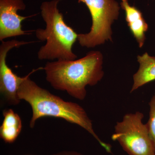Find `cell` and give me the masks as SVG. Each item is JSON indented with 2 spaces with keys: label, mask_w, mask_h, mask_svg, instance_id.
I'll use <instances>...</instances> for the list:
<instances>
[{
  "label": "cell",
  "mask_w": 155,
  "mask_h": 155,
  "mask_svg": "<svg viewBox=\"0 0 155 155\" xmlns=\"http://www.w3.org/2000/svg\"><path fill=\"white\" fill-rule=\"evenodd\" d=\"M30 43L14 39L6 41H3L0 45V91L10 104L15 105L20 103L18 91L27 75L20 77L13 72L7 64V54L12 49Z\"/></svg>",
  "instance_id": "obj_6"
},
{
  "label": "cell",
  "mask_w": 155,
  "mask_h": 155,
  "mask_svg": "<svg viewBox=\"0 0 155 155\" xmlns=\"http://www.w3.org/2000/svg\"><path fill=\"white\" fill-rule=\"evenodd\" d=\"M141 112L125 114L117 122L112 136L129 155H155V145L150 137L146 124L142 120Z\"/></svg>",
  "instance_id": "obj_5"
},
{
  "label": "cell",
  "mask_w": 155,
  "mask_h": 155,
  "mask_svg": "<svg viewBox=\"0 0 155 155\" xmlns=\"http://www.w3.org/2000/svg\"><path fill=\"white\" fill-rule=\"evenodd\" d=\"M86 5L90 12V31L78 34V40L82 47L93 48L105 41H112L111 25L119 17L120 7L116 0H78Z\"/></svg>",
  "instance_id": "obj_4"
},
{
  "label": "cell",
  "mask_w": 155,
  "mask_h": 155,
  "mask_svg": "<svg viewBox=\"0 0 155 155\" xmlns=\"http://www.w3.org/2000/svg\"><path fill=\"white\" fill-rule=\"evenodd\" d=\"M61 1H46L41 5L46 27L36 29L35 35L39 40L46 43L38 52L39 60H75L77 58L72 48L78 34L66 23L63 14L59 11L58 6Z\"/></svg>",
  "instance_id": "obj_3"
},
{
  "label": "cell",
  "mask_w": 155,
  "mask_h": 155,
  "mask_svg": "<svg viewBox=\"0 0 155 155\" xmlns=\"http://www.w3.org/2000/svg\"><path fill=\"white\" fill-rule=\"evenodd\" d=\"M120 5L125 11V20L130 31L138 42L139 47H142L146 39L145 33L148 28L142 13L134 6L130 5L128 0H121Z\"/></svg>",
  "instance_id": "obj_8"
},
{
  "label": "cell",
  "mask_w": 155,
  "mask_h": 155,
  "mask_svg": "<svg viewBox=\"0 0 155 155\" xmlns=\"http://www.w3.org/2000/svg\"><path fill=\"white\" fill-rule=\"evenodd\" d=\"M51 155H84L75 151L64 150L59 152Z\"/></svg>",
  "instance_id": "obj_12"
},
{
  "label": "cell",
  "mask_w": 155,
  "mask_h": 155,
  "mask_svg": "<svg viewBox=\"0 0 155 155\" xmlns=\"http://www.w3.org/2000/svg\"><path fill=\"white\" fill-rule=\"evenodd\" d=\"M26 8L23 0H0V41L28 34L22 29V22L29 17L20 16L18 11Z\"/></svg>",
  "instance_id": "obj_7"
},
{
  "label": "cell",
  "mask_w": 155,
  "mask_h": 155,
  "mask_svg": "<svg viewBox=\"0 0 155 155\" xmlns=\"http://www.w3.org/2000/svg\"><path fill=\"white\" fill-rule=\"evenodd\" d=\"M137 58L139 68L133 75V84L130 93L155 80V57L150 56L146 52L137 56Z\"/></svg>",
  "instance_id": "obj_9"
},
{
  "label": "cell",
  "mask_w": 155,
  "mask_h": 155,
  "mask_svg": "<svg viewBox=\"0 0 155 155\" xmlns=\"http://www.w3.org/2000/svg\"><path fill=\"white\" fill-rule=\"evenodd\" d=\"M103 64L101 53L91 51L78 60L48 62L43 69L53 88L83 101L86 96V87L94 86L104 77Z\"/></svg>",
  "instance_id": "obj_2"
},
{
  "label": "cell",
  "mask_w": 155,
  "mask_h": 155,
  "mask_svg": "<svg viewBox=\"0 0 155 155\" xmlns=\"http://www.w3.org/2000/svg\"><path fill=\"white\" fill-rule=\"evenodd\" d=\"M39 69H33L27 75L18 91L20 101L24 100L30 105L32 116L29 122L33 128L37 120L45 117H52L64 119L76 124L86 130L108 153H112V146L102 141L97 135L92 122L82 107L76 103L66 101L44 88L30 79V75Z\"/></svg>",
  "instance_id": "obj_1"
},
{
  "label": "cell",
  "mask_w": 155,
  "mask_h": 155,
  "mask_svg": "<svg viewBox=\"0 0 155 155\" xmlns=\"http://www.w3.org/2000/svg\"><path fill=\"white\" fill-rule=\"evenodd\" d=\"M149 105V118L146 124L150 137L155 145V95L152 97Z\"/></svg>",
  "instance_id": "obj_11"
},
{
  "label": "cell",
  "mask_w": 155,
  "mask_h": 155,
  "mask_svg": "<svg viewBox=\"0 0 155 155\" xmlns=\"http://www.w3.org/2000/svg\"><path fill=\"white\" fill-rule=\"evenodd\" d=\"M3 114L4 119L0 127V136L6 143H13L22 130V120L12 109L5 110Z\"/></svg>",
  "instance_id": "obj_10"
}]
</instances>
